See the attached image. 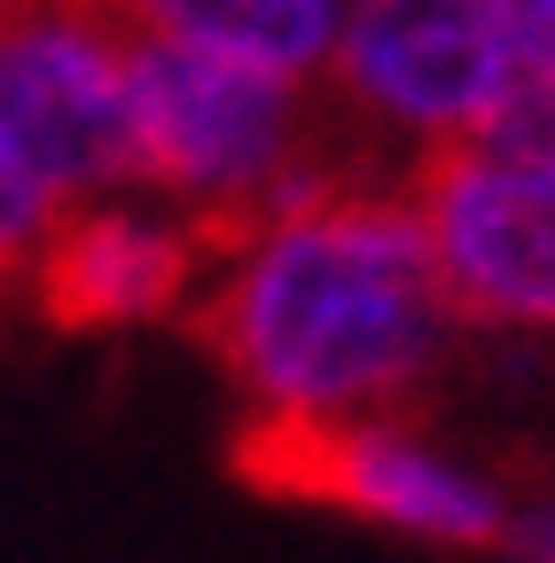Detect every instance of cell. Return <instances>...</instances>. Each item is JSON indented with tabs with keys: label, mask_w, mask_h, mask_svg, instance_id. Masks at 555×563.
Returning a JSON list of instances; mask_svg holds the SVG:
<instances>
[{
	"label": "cell",
	"mask_w": 555,
	"mask_h": 563,
	"mask_svg": "<svg viewBox=\"0 0 555 563\" xmlns=\"http://www.w3.org/2000/svg\"><path fill=\"white\" fill-rule=\"evenodd\" d=\"M251 415H414L469 336L407 180L336 173L227 235L180 306Z\"/></svg>",
	"instance_id": "6da1fadb"
},
{
	"label": "cell",
	"mask_w": 555,
	"mask_h": 563,
	"mask_svg": "<svg viewBox=\"0 0 555 563\" xmlns=\"http://www.w3.org/2000/svg\"><path fill=\"white\" fill-rule=\"evenodd\" d=\"M125 110L142 188L196 220L212 251L336 173L399 180L344 133L321 79H274L149 32H125Z\"/></svg>",
	"instance_id": "7a4b0ae2"
},
{
	"label": "cell",
	"mask_w": 555,
	"mask_h": 563,
	"mask_svg": "<svg viewBox=\"0 0 555 563\" xmlns=\"http://www.w3.org/2000/svg\"><path fill=\"white\" fill-rule=\"evenodd\" d=\"M227 462L266 501L336 509L454 555H501L517 509V477L439 446L414 415H251Z\"/></svg>",
	"instance_id": "3957f363"
},
{
	"label": "cell",
	"mask_w": 555,
	"mask_h": 563,
	"mask_svg": "<svg viewBox=\"0 0 555 563\" xmlns=\"http://www.w3.org/2000/svg\"><path fill=\"white\" fill-rule=\"evenodd\" d=\"M509 79L517 55L485 0H344L321 95L344 133L407 180L423 157L477 141Z\"/></svg>",
	"instance_id": "277c9868"
},
{
	"label": "cell",
	"mask_w": 555,
	"mask_h": 563,
	"mask_svg": "<svg viewBox=\"0 0 555 563\" xmlns=\"http://www.w3.org/2000/svg\"><path fill=\"white\" fill-rule=\"evenodd\" d=\"M0 150L63 203L142 188L125 110V24L102 0H0Z\"/></svg>",
	"instance_id": "5b68a950"
},
{
	"label": "cell",
	"mask_w": 555,
	"mask_h": 563,
	"mask_svg": "<svg viewBox=\"0 0 555 563\" xmlns=\"http://www.w3.org/2000/svg\"><path fill=\"white\" fill-rule=\"evenodd\" d=\"M414 220L462 329L555 336V173L493 150H439L407 173Z\"/></svg>",
	"instance_id": "8992f818"
},
{
	"label": "cell",
	"mask_w": 555,
	"mask_h": 563,
	"mask_svg": "<svg viewBox=\"0 0 555 563\" xmlns=\"http://www.w3.org/2000/svg\"><path fill=\"white\" fill-rule=\"evenodd\" d=\"M203 266H212V235L196 220H180L149 188H118V196L71 203L55 220L16 306L63 336L149 329V321H180Z\"/></svg>",
	"instance_id": "52a82bcc"
},
{
	"label": "cell",
	"mask_w": 555,
	"mask_h": 563,
	"mask_svg": "<svg viewBox=\"0 0 555 563\" xmlns=\"http://www.w3.org/2000/svg\"><path fill=\"white\" fill-rule=\"evenodd\" d=\"M125 32H149L173 47H203L274 79H321L344 0H102Z\"/></svg>",
	"instance_id": "ba28073f"
},
{
	"label": "cell",
	"mask_w": 555,
	"mask_h": 563,
	"mask_svg": "<svg viewBox=\"0 0 555 563\" xmlns=\"http://www.w3.org/2000/svg\"><path fill=\"white\" fill-rule=\"evenodd\" d=\"M469 150H493L509 165H547L555 173V70H517Z\"/></svg>",
	"instance_id": "9c48e42d"
},
{
	"label": "cell",
	"mask_w": 555,
	"mask_h": 563,
	"mask_svg": "<svg viewBox=\"0 0 555 563\" xmlns=\"http://www.w3.org/2000/svg\"><path fill=\"white\" fill-rule=\"evenodd\" d=\"M501 555L509 563H555V470L517 477V509H509Z\"/></svg>",
	"instance_id": "30bf717a"
},
{
	"label": "cell",
	"mask_w": 555,
	"mask_h": 563,
	"mask_svg": "<svg viewBox=\"0 0 555 563\" xmlns=\"http://www.w3.org/2000/svg\"><path fill=\"white\" fill-rule=\"evenodd\" d=\"M517 70H555V0H485Z\"/></svg>",
	"instance_id": "8fae6325"
}]
</instances>
